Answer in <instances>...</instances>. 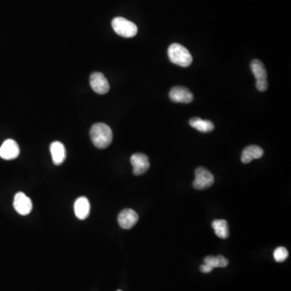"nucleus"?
<instances>
[{"label":"nucleus","mask_w":291,"mask_h":291,"mask_svg":"<svg viewBox=\"0 0 291 291\" xmlns=\"http://www.w3.org/2000/svg\"><path fill=\"white\" fill-rule=\"evenodd\" d=\"M90 137L97 148H107L113 141L112 129L106 124H94L90 130Z\"/></svg>","instance_id":"obj_1"},{"label":"nucleus","mask_w":291,"mask_h":291,"mask_svg":"<svg viewBox=\"0 0 291 291\" xmlns=\"http://www.w3.org/2000/svg\"><path fill=\"white\" fill-rule=\"evenodd\" d=\"M168 55L172 63L183 68H188L193 62V57L189 50L177 43H174L168 47Z\"/></svg>","instance_id":"obj_2"},{"label":"nucleus","mask_w":291,"mask_h":291,"mask_svg":"<svg viewBox=\"0 0 291 291\" xmlns=\"http://www.w3.org/2000/svg\"><path fill=\"white\" fill-rule=\"evenodd\" d=\"M112 27L117 34L125 38H131L138 33L137 25L123 17L114 18Z\"/></svg>","instance_id":"obj_3"},{"label":"nucleus","mask_w":291,"mask_h":291,"mask_svg":"<svg viewBox=\"0 0 291 291\" xmlns=\"http://www.w3.org/2000/svg\"><path fill=\"white\" fill-rule=\"evenodd\" d=\"M251 70L257 79V87L260 92L266 91L268 88L266 69L260 60L254 59L251 62Z\"/></svg>","instance_id":"obj_4"},{"label":"nucleus","mask_w":291,"mask_h":291,"mask_svg":"<svg viewBox=\"0 0 291 291\" xmlns=\"http://www.w3.org/2000/svg\"><path fill=\"white\" fill-rule=\"evenodd\" d=\"M214 182V175L207 168L199 167L195 171V179L193 183L194 189L198 190L208 189Z\"/></svg>","instance_id":"obj_5"},{"label":"nucleus","mask_w":291,"mask_h":291,"mask_svg":"<svg viewBox=\"0 0 291 291\" xmlns=\"http://www.w3.org/2000/svg\"><path fill=\"white\" fill-rule=\"evenodd\" d=\"M13 205L16 212L21 215H27L33 210V203H32L31 199L22 192H19L15 195Z\"/></svg>","instance_id":"obj_6"},{"label":"nucleus","mask_w":291,"mask_h":291,"mask_svg":"<svg viewBox=\"0 0 291 291\" xmlns=\"http://www.w3.org/2000/svg\"><path fill=\"white\" fill-rule=\"evenodd\" d=\"M90 84L92 88L97 94H106L109 91V83L106 78L100 72H94L90 77Z\"/></svg>","instance_id":"obj_7"},{"label":"nucleus","mask_w":291,"mask_h":291,"mask_svg":"<svg viewBox=\"0 0 291 291\" xmlns=\"http://www.w3.org/2000/svg\"><path fill=\"white\" fill-rule=\"evenodd\" d=\"M130 163L133 166V172L135 175H143L150 168L148 157L142 153L133 154L130 158Z\"/></svg>","instance_id":"obj_8"},{"label":"nucleus","mask_w":291,"mask_h":291,"mask_svg":"<svg viewBox=\"0 0 291 291\" xmlns=\"http://www.w3.org/2000/svg\"><path fill=\"white\" fill-rule=\"evenodd\" d=\"M19 154L17 143L12 139H8L0 147V157L5 160H15Z\"/></svg>","instance_id":"obj_9"},{"label":"nucleus","mask_w":291,"mask_h":291,"mask_svg":"<svg viewBox=\"0 0 291 291\" xmlns=\"http://www.w3.org/2000/svg\"><path fill=\"white\" fill-rule=\"evenodd\" d=\"M171 100L175 103L189 104L193 100V95L189 89L185 87H174L169 93Z\"/></svg>","instance_id":"obj_10"},{"label":"nucleus","mask_w":291,"mask_h":291,"mask_svg":"<svg viewBox=\"0 0 291 291\" xmlns=\"http://www.w3.org/2000/svg\"><path fill=\"white\" fill-rule=\"evenodd\" d=\"M118 223L123 229H130L139 221V215L132 209H125L118 215Z\"/></svg>","instance_id":"obj_11"},{"label":"nucleus","mask_w":291,"mask_h":291,"mask_svg":"<svg viewBox=\"0 0 291 291\" xmlns=\"http://www.w3.org/2000/svg\"><path fill=\"white\" fill-rule=\"evenodd\" d=\"M50 152L55 165H61L66 160V149L60 142H54L50 145Z\"/></svg>","instance_id":"obj_12"},{"label":"nucleus","mask_w":291,"mask_h":291,"mask_svg":"<svg viewBox=\"0 0 291 291\" xmlns=\"http://www.w3.org/2000/svg\"><path fill=\"white\" fill-rule=\"evenodd\" d=\"M89 213H90V203L87 197H79L75 200V216L79 219L84 220L88 217Z\"/></svg>","instance_id":"obj_13"},{"label":"nucleus","mask_w":291,"mask_h":291,"mask_svg":"<svg viewBox=\"0 0 291 291\" xmlns=\"http://www.w3.org/2000/svg\"><path fill=\"white\" fill-rule=\"evenodd\" d=\"M263 154H264V150L261 147L256 146V145H251L243 150L241 161L243 164H249L252 162V160L261 158Z\"/></svg>","instance_id":"obj_14"},{"label":"nucleus","mask_w":291,"mask_h":291,"mask_svg":"<svg viewBox=\"0 0 291 291\" xmlns=\"http://www.w3.org/2000/svg\"><path fill=\"white\" fill-rule=\"evenodd\" d=\"M192 127L203 133H210L214 129V125L209 120H203L200 118H193L189 121Z\"/></svg>","instance_id":"obj_15"},{"label":"nucleus","mask_w":291,"mask_h":291,"mask_svg":"<svg viewBox=\"0 0 291 291\" xmlns=\"http://www.w3.org/2000/svg\"><path fill=\"white\" fill-rule=\"evenodd\" d=\"M212 228L218 237L227 239L229 236V228L228 222L226 220H214L212 222Z\"/></svg>","instance_id":"obj_16"},{"label":"nucleus","mask_w":291,"mask_h":291,"mask_svg":"<svg viewBox=\"0 0 291 291\" xmlns=\"http://www.w3.org/2000/svg\"><path fill=\"white\" fill-rule=\"evenodd\" d=\"M204 264H207L211 268H225L229 264L228 259L223 256H218V257H213L209 256L204 259Z\"/></svg>","instance_id":"obj_17"},{"label":"nucleus","mask_w":291,"mask_h":291,"mask_svg":"<svg viewBox=\"0 0 291 291\" xmlns=\"http://www.w3.org/2000/svg\"><path fill=\"white\" fill-rule=\"evenodd\" d=\"M274 259L277 262H283L289 256L287 249L284 247H279L274 251Z\"/></svg>","instance_id":"obj_18"},{"label":"nucleus","mask_w":291,"mask_h":291,"mask_svg":"<svg viewBox=\"0 0 291 291\" xmlns=\"http://www.w3.org/2000/svg\"><path fill=\"white\" fill-rule=\"evenodd\" d=\"M200 270L202 272L205 273V274H209V273L211 272L214 268L209 266L207 264H203V265H200Z\"/></svg>","instance_id":"obj_19"},{"label":"nucleus","mask_w":291,"mask_h":291,"mask_svg":"<svg viewBox=\"0 0 291 291\" xmlns=\"http://www.w3.org/2000/svg\"><path fill=\"white\" fill-rule=\"evenodd\" d=\"M118 291H122V290H118Z\"/></svg>","instance_id":"obj_20"}]
</instances>
